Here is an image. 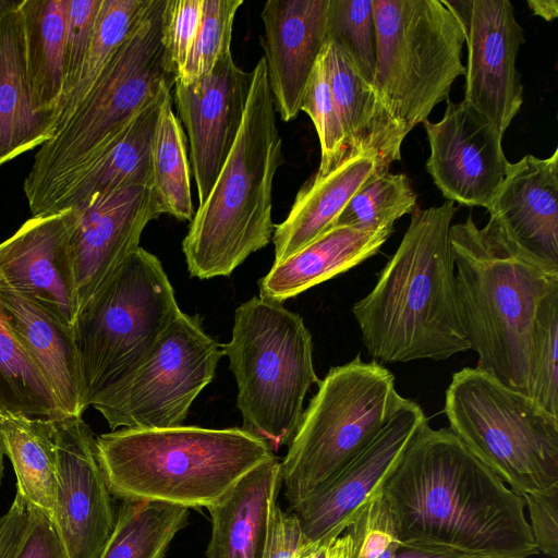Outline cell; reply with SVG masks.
I'll return each instance as SVG.
<instances>
[{
  "label": "cell",
  "instance_id": "6da1fadb",
  "mask_svg": "<svg viewBox=\"0 0 558 558\" xmlns=\"http://www.w3.org/2000/svg\"><path fill=\"white\" fill-rule=\"evenodd\" d=\"M381 493L401 548L473 558L537 555L521 496L449 428L425 421L385 477Z\"/></svg>",
  "mask_w": 558,
  "mask_h": 558
},
{
  "label": "cell",
  "instance_id": "7a4b0ae2",
  "mask_svg": "<svg viewBox=\"0 0 558 558\" xmlns=\"http://www.w3.org/2000/svg\"><path fill=\"white\" fill-rule=\"evenodd\" d=\"M460 316L476 368L531 398L537 317L558 291V265L512 241L493 220L480 228L469 215L451 226Z\"/></svg>",
  "mask_w": 558,
  "mask_h": 558
},
{
  "label": "cell",
  "instance_id": "3957f363",
  "mask_svg": "<svg viewBox=\"0 0 558 558\" xmlns=\"http://www.w3.org/2000/svg\"><path fill=\"white\" fill-rule=\"evenodd\" d=\"M450 201L416 207L393 255L352 312L368 354L384 363L444 361L471 350L460 316Z\"/></svg>",
  "mask_w": 558,
  "mask_h": 558
},
{
  "label": "cell",
  "instance_id": "277c9868",
  "mask_svg": "<svg viewBox=\"0 0 558 558\" xmlns=\"http://www.w3.org/2000/svg\"><path fill=\"white\" fill-rule=\"evenodd\" d=\"M167 0H148L128 36L66 121L35 155L24 181L33 216L58 213L87 169L175 73L163 44Z\"/></svg>",
  "mask_w": 558,
  "mask_h": 558
},
{
  "label": "cell",
  "instance_id": "5b68a950",
  "mask_svg": "<svg viewBox=\"0 0 558 558\" xmlns=\"http://www.w3.org/2000/svg\"><path fill=\"white\" fill-rule=\"evenodd\" d=\"M243 121L206 199L182 242L191 277H228L272 239V184L283 162L282 140L265 58L252 70Z\"/></svg>",
  "mask_w": 558,
  "mask_h": 558
},
{
  "label": "cell",
  "instance_id": "8992f818",
  "mask_svg": "<svg viewBox=\"0 0 558 558\" xmlns=\"http://www.w3.org/2000/svg\"><path fill=\"white\" fill-rule=\"evenodd\" d=\"M113 497L208 509L275 456L243 427L120 428L96 437Z\"/></svg>",
  "mask_w": 558,
  "mask_h": 558
},
{
  "label": "cell",
  "instance_id": "52a82bcc",
  "mask_svg": "<svg viewBox=\"0 0 558 558\" xmlns=\"http://www.w3.org/2000/svg\"><path fill=\"white\" fill-rule=\"evenodd\" d=\"M222 347L238 385L243 428L272 452L289 445L305 396L319 381L303 318L282 302L253 296L235 310L231 340Z\"/></svg>",
  "mask_w": 558,
  "mask_h": 558
},
{
  "label": "cell",
  "instance_id": "ba28073f",
  "mask_svg": "<svg viewBox=\"0 0 558 558\" xmlns=\"http://www.w3.org/2000/svg\"><path fill=\"white\" fill-rule=\"evenodd\" d=\"M180 312L161 262L138 246L80 310L72 327L85 408L143 364Z\"/></svg>",
  "mask_w": 558,
  "mask_h": 558
},
{
  "label": "cell",
  "instance_id": "9c48e42d",
  "mask_svg": "<svg viewBox=\"0 0 558 558\" xmlns=\"http://www.w3.org/2000/svg\"><path fill=\"white\" fill-rule=\"evenodd\" d=\"M404 398L393 374L361 355L333 366L317 392L281 464L289 508L303 500L356 457L384 428Z\"/></svg>",
  "mask_w": 558,
  "mask_h": 558
},
{
  "label": "cell",
  "instance_id": "30bf717a",
  "mask_svg": "<svg viewBox=\"0 0 558 558\" xmlns=\"http://www.w3.org/2000/svg\"><path fill=\"white\" fill-rule=\"evenodd\" d=\"M449 428L506 485L524 494L558 492V417L476 367L452 375Z\"/></svg>",
  "mask_w": 558,
  "mask_h": 558
},
{
  "label": "cell",
  "instance_id": "8fae6325",
  "mask_svg": "<svg viewBox=\"0 0 558 558\" xmlns=\"http://www.w3.org/2000/svg\"><path fill=\"white\" fill-rule=\"evenodd\" d=\"M373 10L374 86L410 133L465 75L466 31L444 0H373Z\"/></svg>",
  "mask_w": 558,
  "mask_h": 558
},
{
  "label": "cell",
  "instance_id": "7c38bea8",
  "mask_svg": "<svg viewBox=\"0 0 558 558\" xmlns=\"http://www.w3.org/2000/svg\"><path fill=\"white\" fill-rule=\"evenodd\" d=\"M223 355V347L205 332L201 317L180 312L143 364L93 408L111 430L181 426Z\"/></svg>",
  "mask_w": 558,
  "mask_h": 558
},
{
  "label": "cell",
  "instance_id": "4fadbf2b",
  "mask_svg": "<svg viewBox=\"0 0 558 558\" xmlns=\"http://www.w3.org/2000/svg\"><path fill=\"white\" fill-rule=\"evenodd\" d=\"M466 31L464 101L504 137L523 104L517 58L524 43L509 0H444Z\"/></svg>",
  "mask_w": 558,
  "mask_h": 558
},
{
  "label": "cell",
  "instance_id": "5bb4252c",
  "mask_svg": "<svg viewBox=\"0 0 558 558\" xmlns=\"http://www.w3.org/2000/svg\"><path fill=\"white\" fill-rule=\"evenodd\" d=\"M57 454L54 522L69 558H99L116 524L96 437L82 416L52 422Z\"/></svg>",
  "mask_w": 558,
  "mask_h": 558
},
{
  "label": "cell",
  "instance_id": "9a60e30c",
  "mask_svg": "<svg viewBox=\"0 0 558 558\" xmlns=\"http://www.w3.org/2000/svg\"><path fill=\"white\" fill-rule=\"evenodd\" d=\"M427 421L422 408L405 399L377 436L313 494L288 509L295 514L304 544H330L355 512L381 492V484Z\"/></svg>",
  "mask_w": 558,
  "mask_h": 558
},
{
  "label": "cell",
  "instance_id": "2e32d148",
  "mask_svg": "<svg viewBox=\"0 0 558 558\" xmlns=\"http://www.w3.org/2000/svg\"><path fill=\"white\" fill-rule=\"evenodd\" d=\"M430 154L426 170L442 196L487 208L509 166L502 136L464 100L447 99L442 118L424 123Z\"/></svg>",
  "mask_w": 558,
  "mask_h": 558
},
{
  "label": "cell",
  "instance_id": "e0dca14e",
  "mask_svg": "<svg viewBox=\"0 0 558 558\" xmlns=\"http://www.w3.org/2000/svg\"><path fill=\"white\" fill-rule=\"evenodd\" d=\"M253 73L233 60L231 48L213 70L192 82L174 81V100L189 136L199 204L208 196L241 128Z\"/></svg>",
  "mask_w": 558,
  "mask_h": 558
},
{
  "label": "cell",
  "instance_id": "ac0fdd59",
  "mask_svg": "<svg viewBox=\"0 0 558 558\" xmlns=\"http://www.w3.org/2000/svg\"><path fill=\"white\" fill-rule=\"evenodd\" d=\"M70 248L78 312L140 244L157 211L150 185H130L72 207Z\"/></svg>",
  "mask_w": 558,
  "mask_h": 558
},
{
  "label": "cell",
  "instance_id": "d6986e66",
  "mask_svg": "<svg viewBox=\"0 0 558 558\" xmlns=\"http://www.w3.org/2000/svg\"><path fill=\"white\" fill-rule=\"evenodd\" d=\"M74 208L33 216L0 243V284L28 298L72 329L78 314L70 232Z\"/></svg>",
  "mask_w": 558,
  "mask_h": 558
},
{
  "label": "cell",
  "instance_id": "ffe728a7",
  "mask_svg": "<svg viewBox=\"0 0 558 558\" xmlns=\"http://www.w3.org/2000/svg\"><path fill=\"white\" fill-rule=\"evenodd\" d=\"M328 0H268L262 11L268 84L276 112L288 122L326 43Z\"/></svg>",
  "mask_w": 558,
  "mask_h": 558
},
{
  "label": "cell",
  "instance_id": "44dd1931",
  "mask_svg": "<svg viewBox=\"0 0 558 558\" xmlns=\"http://www.w3.org/2000/svg\"><path fill=\"white\" fill-rule=\"evenodd\" d=\"M486 209L512 241L558 265V149L510 162Z\"/></svg>",
  "mask_w": 558,
  "mask_h": 558
},
{
  "label": "cell",
  "instance_id": "7402d4cb",
  "mask_svg": "<svg viewBox=\"0 0 558 558\" xmlns=\"http://www.w3.org/2000/svg\"><path fill=\"white\" fill-rule=\"evenodd\" d=\"M322 56L350 150L372 153L389 169L401 159V146L409 131L338 45L327 40Z\"/></svg>",
  "mask_w": 558,
  "mask_h": 558
},
{
  "label": "cell",
  "instance_id": "603a6c76",
  "mask_svg": "<svg viewBox=\"0 0 558 558\" xmlns=\"http://www.w3.org/2000/svg\"><path fill=\"white\" fill-rule=\"evenodd\" d=\"M376 155L350 151L332 170L315 173L299 190L287 218L275 226L278 263L332 228L352 196L375 174L388 171Z\"/></svg>",
  "mask_w": 558,
  "mask_h": 558
},
{
  "label": "cell",
  "instance_id": "cb8c5ba5",
  "mask_svg": "<svg viewBox=\"0 0 558 558\" xmlns=\"http://www.w3.org/2000/svg\"><path fill=\"white\" fill-rule=\"evenodd\" d=\"M9 324L68 416H82V376L72 329L43 306L0 284Z\"/></svg>",
  "mask_w": 558,
  "mask_h": 558
},
{
  "label": "cell",
  "instance_id": "d4e9b609",
  "mask_svg": "<svg viewBox=\"0 0 558 558\" xmlns=\"http://www.w3.org/2000/svg\"><path fill=\"white\" fill-rule=\"evenodd\" d=\"M52 134V118L33 105L19 2L0 1V166Z\"/></svg>",
  "mask_w": 558,
  "mask_h": 558
},
{
  "label": "cell",
  "instance_id": "484cf974",
  "mask_svg": "<svg viewBox=\"0 0 558 558\" xmlns=\"http://www.w3.org/2000/svg\"><path fill=\"white\" fill-rule=\"evenodd\" d=\"M280 488L281 464L274 456L210 506L207 510L211 533L206 558H260Z\"/></svg>",
  "mask_w": 558,
  "mask_h": 558
},
{
  "label": "cell",
  "instance_id": "4316f807",
  "mask_svg": "<svg viewBox=\"0 0 558 558\" xmlns=\"http://www.w3.org/2000/svg\"><path fill=\"white\" fill-rule=\"evenodd\" d=\"M393 230L333 226L286 259L274 263L259 282V296L282 302L375 255Z\"/></svg>",
  "mask_w": 558,
  "mask_h": 558
},
{
  "label": "cell",
  "instance_id": "83f0119b",
  "mask_svg": "<svg viewBox=\"0 0 558 558\" xmlns=\"http://www.w3.org/2000/svg\"><path fill=\"white\" fill-rule=\"evenodd\" d=\"M165 88L132 119L121 135L83 174L60 205L62 211L130 185L151 184V148Z\"/></svg>",
  "mask_w": 558,
  "mask_h": 558
},
{
  "label": "cell",
  "instance_id": "f1b7e54d",
  "mask_svg": "<svg viewBox=\"0 0 558 558\" xmlns=\"http://www.w3.org/2000/svg\"><path fill=\"white\" fill-rule=\"evenodd\" d=\"M69 0H24L23 17L27 72L33 105L52 118L64 87V44Z\"/></svg>",
  "mask_w": 558,
  "mask_h": 558
},
{
  "label": "cell",
  "instance_id": "f546056e",
  "mask_svg": "<svg viewBox=\"0 0 558 558\" xmlns=\"http://www.w3.org/2000/svg\"><path fill=\"white\" fill-rule=\"evenodd\" d=\"M52 422L2 417L0 440L14 470L16 494L28 510L44 512L54 521L58 477Z\"/></svg>",
  "mask_w": 558,
  "mask_h": 558
},
{
  "label": "cell",
  "instance_id": "4dcf8cb0",
  "mask_svg": "<svg viewBox=\"0 0 558 558\" xmlns=\"http://www.w3.org/2000/svg\"><path fill=\"white\" fill-rule=\"evenodd\" d=\"M57 421L68 415L13 332L0 301V418Z\"/></svg>",
  "mask_w": 558,
  "mask_h": 558
},
{
  "label": "cell",
  "instance_id": "1f68e13d",
  "mask_svg": "<svg viewBox=\"0 0 558 558\" xmlns=\"http://www.w3.org/2000/svg\"><path fill=\"white\" fill-rule=\"evenodd\" d=\"M190 509L148 500H122L116 524L99 558H165L186 526Z\"/></svg>",
  "mask_w": 558,
  "mask_h": 558
},
{
  "label": "cell",
  "instance_id": "d6a6232c",
  "mask_svg": "<svg viewBox=\"0 0 558 558\" xmlns=\"http://www.w3.org/2000/svg\"><path fill=\"white\" fill-rule=\"evenodd\" d=\"M151 192L159 215L192 220L190 162L182 123L169 95L161 108L151 148Z\"/></svg>",
  "mask_w": 558,
  "mask_h": 558
},
{
  "label": "cell",
  "instance_id": "836d02e7",
  "mask_svg": "<svg viewBox=\"0 0 558 558\" xmlns=\"http://www.w3.org/2000/svg\"><path fill=\"white\" fill-rule=\"evenodd\" d=\"M147 1L102 0L76 84L53 116V133L66 121L94 85L128 36Z\"/></svg>",
  "mask_w": 558,
  "mask_h": 558
},
{
  "label": "cell",
  "instance_id": "e575fe53",
  "mask_svg": "<svg viewBox=\"0 0 558 558\" xmlns=\"http://www.w3.org/2000/svg\"><path fill=\"white\" fill-rule=\"evenodd\" d=\"M417 195L403 173L384 171L372 177L349 201L335 226L362 230H393L395 222L412 214Z\"/></svg>",
  "mask_w": 558,
  "mask_h": 558
},
{
  "label": "cell",
  "instance_id": "d590c367",
  "mask_svg": "<svg viewBox=\"0 0 558 558\" xmlns=\"http://www.w3.org/2000/svg\"><path fill=\"white\" fill-rule=\"evenodd\" d=\"M338 45L374 85L376 37L373 0H328L326 41Z\"/></svg>",
  "mask_w": 558,
  "mask_h": 558
},
{
  "label": "cell",
  "instance_id": "8d00e7d4",
  "mask_svg": "<svg viewBox=\"0 0 558 558\" xmlns=\"http://www.w3.org/2000/svg\"><path fill=\"white\" fill-rule=\"evenodd\" d=\"M300 111L312 120L320 145V163L316 173L336 168L352 151L336 108L322 52L307 82Z\"/></svg>",
  "mask_w": 558,
  "mask_h": 558
},
{
  "label": "cell",
  "instance_id": "74e56055",
  "mask_svg": "<svg viewBox=\"0 0 558 558\" xmlns=\"http://www.w3.org/2000/svg\"><path fill=\"white\" fill-rule=\"evenodd\" d=\"M243 0H203L201 24L187 59L175 80L192 83L207 75L231 48L235 14Z\"/></svg>",
  "mask_w": 558,
  "mask_h": 558
},
{
  "label": "cell",
  "instance_id": "f35d334b",
  "mask_svg": "<svg viewBox=\"0 0 558 558\" xmlns=\"http://www.w3.org/2000/svg\"><path fill=\"white\" fill-rule=\"evenodd\" d=\"M343 533L351 539L352 558H396L401 548L393 513L381 492L355 512Z\"/></svg>",
  "mask_w": 558,
  "mask_h": 558
},
{
  "label": "cell",
  "instance_id": "ab89813d",
  "mask_svg": "<svg viewBox=\"0 0 558 558\" xmlns=\"http://www.w3.org/2000/svg\"><path fill=\"white\" fill-rule=\"evenodd\" d=\"M531 399L558 417V291L544 300L537 317L535 377Z\"/></svg>",
  "mask_w": 558,
  "mask_h": 558
},
{
  "label": "cell",
  "instance_id": "60d3db41",
  "mask_svg": "<svg viewBox=\"0 0 558 558\" xmlns=\"http://www.w3.org/2000/svg\"><path fill=\"white\" fill-rule=\"evenodd\" d=\"M101 2L102 0H69L64 44V87L59 106L76 84L89 48Z\"/></svg>",
  "mask_w": 558,
  "mask_h": 558
},
{
  "label": "cell",
  "instance_id": "b9f144b4",
  "mask_svg": "<svg viewBox=\"0 0 558 558\" xmlns=\"http://www.w3.org/2000/svg\"><path fill=\"white\" fill-rule=\"evenodd\" d=\"M203 0H167L163 15V44L168 62L177 75L183 69L195 40Z\"/></svg>",
  "mask_w": 558,
  "mask_h": 558
},
{
  "label": "cell",
  "instance_id": "7bdbcfd3",
  "mask_svg": "<svg viewBox=\"0 0 558 558\" xmlns=\"http://www.w3.org/2000/svg\"><path fill=\"white\" fill-rule=\"evenodd\" d=\"M524 505L530 514V527L538 553L558 557V492L524 494Z\"/></svg>",
  "mask_w": 558,
  "mask_h": 558
},
{
  "label": "cell",
  "instance_id": "ee69618b",
  "mask_svg": "<svg viewBox=\"0 0 558 558\" xmlns=\"http://www.w3.org/2000/svg\"><path fill=\"white\" fill-rule=\"evenodd\" d=\"M299 521L291 511H283L278 501L272 506L268 534L260 558H298L303 546Z\"/></svg>",
  "mask_w": 558,
  "mask_h": 558
},
{
  "label": "cell",
  "instance_id": "f6af8a7d",
  "mask_svg": "<svg viewBox=\"0 0 558 558\" xmlns=\"http://www.w3.org/2000/svg\"><path fill=\"white\" fill-rule=\"evenodd\" d=\"M28 513V531L15 558H69L53 519L36 510Z\"/></svg>",
  "mask_w": 558,
  "mask_h": 558
},
{
  "label": "cell",
  "instance_id": "bcb514c9",
  "mask_svg": "<svg viewBox=\"0 0 558 558\" xmlns=\"http://www.w3.org/2000/svg\"><path fill=\"white\" fill-rule=\"evenodd\" d=\"M28 526L27 506L16 494L9 510L0 517V558H15Z\"/></svg>",
  "mask_w": 558,
  "mask_h": 558
},
{
  "label": "cell",
  "instance_id": "7dc6e473",
  "mask_svg": "<svg viewBox=\"0 0 558 558\" xmlns=\"http://www.w3.org/2000/svg\"><path fill=\"white\" fill-rule=\"evenodd\" d=\"M527 5L534 15L551 22L558 17L557 0H527Z\"/></svg>",
  "mask_w": 558,
  "mask_h": 558
},
{
  "label": "cell",
  "instance_id": "c3c4849f",
  "mask_svg": "<svg viewBox=\"0 0 558 558\" xmlns=\"http://www.w3.org/2000/svg\"><path fill=\"white\" fill-rule=\"evenodd\" d=\"M396 558H473L454 554H441L427 550L400 548Z\"/></svg>",
  "mask_w": 558,
  "mask_h": 558
},
{
  "label": "cell",
  "instance_id": "681fc988",
  "mask_svg": "<svg viewBox=\"0 0 558 558\" xmlns=\"http://www.w3.org/2000/svg\"><path fill=\"white\" fill-rule=\"evenodd\" d=\"M330 544H304L298 558H326L327 548Z\"/></svg>",
  "mask_w": 558,
  "mask_h": 558
},
{
  "label": "cell",
  "instance_id": "f907efd6",
  "mask_svg": "<svg viewBox=\"0 0 558 558\" xmlns=\"http://www.w3.org/2000/svg\"><path fill=\"white\" fill-rule=\"evenodd\" d=\"M4 451H3V447H2V444H1V440H0V484H1V481H2V475H3V459H4Z\"/></svg>",
  "mask_w": 558,
  "mask_h": 558
}]
</instances>
